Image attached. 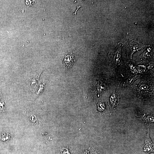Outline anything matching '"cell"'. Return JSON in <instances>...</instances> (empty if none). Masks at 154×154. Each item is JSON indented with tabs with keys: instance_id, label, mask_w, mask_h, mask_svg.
I'll list each match as a JSON object with an SVG mask.
<instances>
[{
	"instance_id": "cell-1",
	"label": "cell",
	"mask_w": 154,
	"mask_h": 154,
	"mask_svg": "<svg viewBox=\"0 0 154 154\" xmlns=\"http://www.w3.org/2000/svg\"><path fill=\"white\" fill-rule=\"evenodd\" d=\"M77 57V52L74 49L67 52L63 56V66L65 72L75 64Z\"/></svg>"
},
{
	"instance_id": "cell-2",
	"label": "cell",
	"mask_w": 154,
	"mask_h": 154,
	"mask_svg": "<svg viewBox=\"0 0 154 154\" xmlns=\"http://www.w3.org/2000/svg\"><path fill=\"white\" fill-rule=\"evenodd\" d=\"M123 45V43L119 42L118 43V47L116 49L109 52L108 56L110 58V66L116 67L119 65L121 60V49Z\"/></svg>"
},
{
	"instance_id": "cell-3",
	"label": "cell",
	"mask_w": 154,
	"mask_h": 154,
	"mask_svg": "<svg viewBox=\"0 0 154 154\" xmlns=\"http://www.w3.org/2000/svg\"><path fill=\"white\" fill-rule=\"evenodd\" d=\"M127 57L132 59V55L135 52L142 48V46L135 40L129 39L126 46Z\"/></svg>"
},
{
	"instance_id": "cell-4",
	"label": "cell",
	"mask_w": 154,
	"mask_h": 154,
	"mask_svg": "<svg viewBox=\"0 0 154 154\" xmlns=\"http://www.w3.org/2000/svg\"><path fill=\"white\" fill-rule=\"evenodd\" d=\"M149 130L148 129L143 147V151L144 154H149L154 152V144L149 137Z\"/></svg>"
},
{
	"instance_id": "cell-5",
	"label": "cell",
	"mask_w": 154,
	"mask_h": 154,
	"mask_svg": "<svg viewBox=\"0 0 154 154\" xmlns=\"http://www.w3.org/2000/svg\"><path fill=\"white\" fill-rule=\"evenodd\" d=\"M94 87V95L96 97H99L106 90V84L101 81L97 82Z\"/></svg>"
},
{
	"instance_id": "cell-6",
	"label": "cell",
	"mask_w": 154,
	"mask_h": 154,
	"mask_svg": "<svg viewBox=\"0 0 154 154\" xmlns=\"http://www.w3.org/2000/svg\"><path fill=\"white\" fill-rule=\"evenodd\" d=\"M140 118H141L142 121L146 124L151 125H153V117L150 116L144 115L140 117Z\"/></svg>"
},
{
	"instance_id": "cell-7",
	"label": "cell",
	"mask_w": 154,
	"mask_h": 154,
	"mask_svg": "<svg viewBox=\"0 0 154 154\" xmlns=\"http://www.w3.org/2000/svg\"><path fill=\"white\" fill-rule=\"evenodd\" d=\"M89 152L90 154H104L102 151L95 147H89Z\"/></svg>"
},
{
	"instance_id": "cell-8",
	"label": "cell",
	"mask_w": 154,
	"mask_h": 154,
	"mask_svg": "<svg viewBox=\"0 0 154 154\" xmlns=\"http://www.w3.org/2000/svg\"><path fill=\"white\" fill-rule=\"evenodd\" d=\"M110 102L113 106H114L116 104L117 100V96L115 93L113 94L110 98Z\"/></svg>"
},
{
	"instance_id": "cell-9",
	"label": "cell",
	"mask_w": 154,
	"mask_h": 154,
	"mask_svg": "<svg viewBox=\"0 0 154 154\" xmlns=\"http://www.w3.org/2000/svg\"><path fill=\"white\" fill-rule=\"evenodd\" d=\"M139 76L136 75L133 77L130 78L128 79L126 82V84L127 85H129L131 84H132V83L135 81L136 79H137L139 77Z\"/></svg>"
},
{
	"instance_id": "cell-10",
	"label": "cell",
	"mask_w": 154,
	"mask_h": 154,
	"mask_svg": "<svg viewBox=\"0 0 154 154\" xmlns=\"http://www.w3.org/2000/svg\"><path fill=\"white\" fill-rule=\"evenodd\" d=\"M98 109L100 111H103L105 108V105L103 102H100L98 105Z\"/></svg>"
},
{
	"instance_id": "cell-11",
	"label": "cell",
	"mask_w": 154,
	"mask_h": 154,
	"mask_svg": "<svg viewBox=\"0 0 154 154\" xmlns=\"http://www.w3.org/2000/svg\"><path fill=\"white\" fill-rule=\"evenodd\" d=\"M147 86L145 84H142L139 87L140 89L142 90H146L147 88Z\"/></svg>"
}]
</instances>
